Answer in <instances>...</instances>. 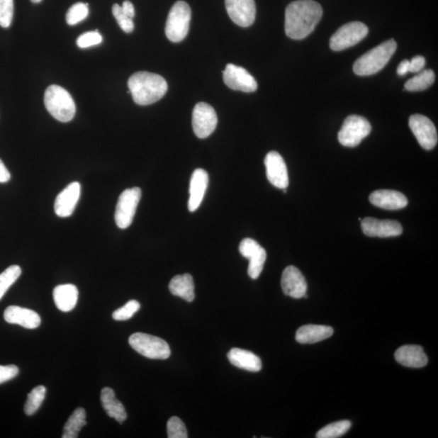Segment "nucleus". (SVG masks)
<instances>
[{
	"label": "nucleus",
	"instance_id": "obj_13",
	"mask_svg": "<svg viewBox=\"0 0 438 438\" xmlns=\"http://www.w3.org/2000/svg\"><path fill=\"white\" fill-rule=\"evenodd\" d=\"M241 255L249 260L248 274L252 279L260 276L266 261V252L256 240L246 238L239 248Z\"/></svg>",
	"mask_w": 438,
	"mask_h": 438
},
{
	"label": "nucleus",
	"instance_id": "obj_23",
	"mask_svg": "<svg viewBox=\"0 0 438 438\" xmlns=\"http://www.w3.org/2000/svg\"><path fill=\"white\" fill-rule=\"evenodd\" d=\"M333 334V328L327 325H306L297 330L296 339L302 344H316L330 338Z\"/></svg>",
	"mask_w": 438,
	"mask_h": 438
},
{
	"label": "nucleus",
	"instance_id": "obj_38",
	"mask_svg": "<svg viewBox=\"0 0 438 438\" xmlns=\"http://www.w3.org/2000/svg\"><path fill=\"white\" fill-rule=\"evenodd\" d=\"M102 42L103 36L100 35L98 30H95L83 33L77 38V45L78 47L85 49L96 46Z\"/></svg>",
	"mask_w": 438,
	"mask_h": 438
},
{
	"label": "nucleus",
	"instance_id": "obj_35",
	"mask_svg": "<svg viewBox=\"0 0 438 438\" xmlns=\"http://www.w3.org/2000/svg\"><path fill=\"white\" fill-rule=\"evenodd\" d=\"M167 428V437L169 438L188 437L186 427H185L183 421L176 417H173L168 420Z\"/></svg>",
	"mask_w": 438,
	"mask_h": 438
},
{
	"label": "nucleus",
	"instance_id": "obj_11",
	"mask_svg": "<svg viewBox=\"0 0 438 438\" xmlns=\"http://www.w3.org/2000/svg\"><path fill=\"white\" fill-rule=\"evenodd\" d=\"M409 127L421 147L432 150L437 144V132L434 123L428 117L415 114L410 117Z\"/></svg>",
	"mask_w": 438,
	"mask_h": 438
},
{
	"label": "nucleus",
	"instance_id": "obj_2",
	"mask_svg": "<svg viewBox=\"0 0 438 438\" xmlns=\"http://www.w3.org/2000/svg\"><path fill=\"white\" fill-rule=\"evenodd\" d=\"M134 102L147 106L158 102L166 94L168 86L160 75L148 72L134 73L128 82Z\"/></svg>",
	"mask_w": 438,
	"mask_h": 438
},
{
	"label": "nucleus",
	"instance_id": "obj_34",
	"mask_svg": "<svg viewBox=\"0 0 438 438\" xmlns=\"http://www.w3.org/2000/svg\"><path fill=\"white\" fill-rule=\"evenodd\" d=\"M140 308V303L137 301H130L123 305L119 310H116L112 317L116 321H127L133 317L134 314L137 313Z\"/></svg>",
	"mask_w": 438,
	"mask_h": 438
},
{
	"label": "nucleus",
	"instance_id": "obj_37",
	"mask_svg": "<svg viewBox=\"0 0 438 438\" xmlns=\"http://www.w3.org/2000/svg\"><path fill=\"white\" fill-rule=\"evenodd\" d=\"M112 13H113L114 18L119 24L123 32L127 33H132L134 30V23L132 18L123 13L120 5L114 4L112 7Z\"/></svg>",
	"mask_w": 438,
	"mask_h": 438
},
{
	"label": "nucleus",
	"instance_id": "obj_32",
	"mask_svg": "<svg viewBox=\"0 0 438 438\" xmlns=\"http://www.w3.org/2000/svg\"><path fill=\"white\" fill-rule=\"evenodd\" d=\"M21 274V269L19 266L13 265L0 274V300H1L16 280Z\"/></svg>",
	"mask_w": 438,
	"mask_h": 438
},
{
	"label": "nucleus",
	"instance_id": "obj_30",
	"mask_svg": "<svg viewBox=\"0 0 438 438\" xmlns=\"http://www.w3.org/2000/svg\"><path fill=\"white\" fill-rule=\"evenodd\" d=\"M46 387L38 386L28 395L27 401L24 407V411L27 415H32L38 411L42 405L45 396H46Z\"/></svg>",
	"mask_w": 438,
	"mask_h": 438
},
{
	"label": "nucleus",
	"instance_id": "obj_36",
	"mask_svg": "<svg viewBox=\"0 0 438 438\" xmlns=\"http://www.w3.org/2000/svg\"><path fill=\"white\" fill-rule=\"evenodd\" d=\"M13 13V0H0V26L9 28L12 24Z\"/></svg>",
	"mask_w": 438,
	"mask_h": 438
},
{
	"label": "nucleus",
	"instance_id": "obj_39",
	"mask_svg": "<svg viewBox=\"0 0 438 438\" xmlns=\"http://www.w3.org/2000/svg\"><path fill=\"white\" fill-rule=\"evenodd\" d=\"M19 374V369L16 365L11 364L7 366L0 365V384L13 379Z\"/></svg>",
	"mask_w": 438,
	"mask_h": 438
},
{
	"label": "nucleus",
	"instance_id": "obj_29",
	"mask_svg": "<svg viewBox=\"0 0 438 438\" xmlns=\"http://www.w3.org/2000/svg\"><path fill=\"white\" fill-rule=\"evenodd\" d=\"M435 82V74L434 71L426 69L420 72L418 75L415 76L405 83V89L410 92H417L425 91L429 88Z\"/></svg>",
	"mask_w": 438,
	"mask_h": 438
},
{
	"label": "nucleus",
	"instance_id": "obj_6",
	"mask_svg": "<svg viewBox=\"0 0 438 438\" xmlns=\"http://www.w3.org/2000/svg\"><path fill=\"white\" fill-rule=\"evenodd\" d=\"M129 344L143 356L153 359H166L171 356L167 342L159 337L135 333L128 339Z\"/></svg>",
	"mask_w": 438,
	"mask_h": 438
},
{
	"label": "nucleus",
	"instance_id": "obj_42",
	"mask_svg": "<svg viewBox=\"0 0 438 438\" xmlns=\"http://www.w3.org/2000/svg\"><path fill=\"white\" fill-rule=\"evenodd\" d=\"M121 9L123 10V13L126 14L128 16V18H130L132 19L134 18L135 9H134L133 4L130 1H128V0H126V1L123 2L121 6Z\"/></svg>",
	"mask_w": 438,
	"mask_h": 438
},
{
	"label": "nucleus",
	"instance_id": "obj_12",
	"mask_svg": "<svg viewBox=\"0 0 438 438\" xmlns=\"http://www.w3.org/2000/svg\"><path fill=\"white\" fill-rule=\"evenodd\" d=\"M223 81L233 91L252 93L257 89L255 78L244 67L232 64H228L223 71Z\"/></svg>",
	"mask_w": 438,
	"mask_h": 438
},
{
	"label": "nucleus",
	"instance_id": "obj_33",
	"mask_svg": "<svg viewBox=\"0 0 438 438\" xmlns=\"http://www.w3.org/2000/svg\"><path fill=\"white\" fill-rule=\"evenodd\" d=\"M89 5L84 3H77L67 11L66 14L67 23L75 26L87 18Z\"/></svg>",
	"mask_w": 438,
	"mask_h": 438
},
{
	"label": "nucleus",
	"instance_id": "obj_41",
	"mask_svg": "<svg viewBox=\"0 0 438 438\" xmlns=\"http://www.w3.org/2000/svg\"><path fill=\"white\" fill-rule=\"evenodd\" d=\"M11 174L0 159V183H7L10 181Z\"/></svg>",
	"mask_w": 438,
	"mask_h": 438
},
{
	"label": "nucleus",
	"instance_id": "obj_24",
	"mask_svg": "<svg viewBox=\"0 0 438 438\" xmlns=\"http://www.w3.org/2000/svg\"><path fill=\"white\" fill-rule=\"evenodd\" d=\"M228 357L234 366L247 371L258 372L262 369L261 359L249 351L232 348L228 352Z\"/></svg>",
	"mask_w": 438,
	"mask_h": 438
},
{
	"label": "nucleus",
	"instance_id": "obj_20",
	"mask_svg": "<svg viewBox=\"0 0 438 438\" xmlns=\"http://www.w3.org/2000/svg\"><path fill=\"white\" fill-rule=\"evenodd\" d=\"M369 201L381 209L396 210L405 208L408 199L403 193L395 190H378L369 196Z\"/></svg>",
	"mask_w": 438,
	"mask_h": 438
},
{
	"label": "nucleus",
	"instance_id": "obj_22",
	"mask_svg": "<svg viewBox=\"0 0 438 438\" xmlns=\"http://www.w3.org/2000/svg\"><path fill=\"white\" fill-rule=\"evenodd\" d=\"M396 361L408 368H423L428 363V357L423 348L417 345L403 346L395 353Z\"/></svg>",
	"mask_w": 438,
	"mask_h": 438
},
{
	"label": "nucleus",
	"instance_id": "obj_16",
	"mask_svg": "<svg viewBox=\"0 0 438 438\" xmlns=\"http://www.w3.org/2000/svg\"><path fill=\"white\" fill-rule=\"evenodd\" d=\"M265 166L269 183L280 189L288 188L289 184L288 168L282 156L275 151H271L266 156Z\"/></svg>",
	"mask_w": 438,
	"mask_h": 438
},
{
	"label": "nucleus",
	"instance_id": "obj_44",
	"mask_svg": "<svg viewBox=\"0 0 438 438\" xmlns=\"http://www.w3.org/2000/svg\"><path fill=\"white\" fill-rule=\"evenodd\" d=\"M31 1L35 4H38L42 2V0H31Z\"/></svg>",
	"mask_w": 438,
	"mask_h": 438
},
{
	"label": "nucleus",
	"instance_id": "obj_18",
	"mask_svg": "<svg viewBox=\"0 0 438 438\" xmlns=\"http://www.w3.org/2000/svg\"><path fill=\"white\" fill-rule=\"evenodd\" d=\"M81 184L72 182L62 191L55 202V212L61 218H67L74 212L81 196Z\"/></svg>",
	"mask_w": 438,
	"mask_h": 438
},
{
	"label": "nucleus",
	"instance_id": "obj_43",
	"mask_svg": "<svg viewBox=\"0 0 438 438\" xmlns=\"http://www.w3.org/2000/svg\"><path fill=\"white\" fill-rule=\"evenodd\" d=\"M409 72V60H404L398 65L397 73L398 76H405Z\"/></svg>",
	"mask_w": 438,
	"mask_h": 438
},
{
	"label": "nucleus",
	"instance_id": "obj_40",
	"mask_svg": "<svg viewBox=\"0 0 438 438\" xmlns=\"http://www.w3.org/2000/svg\"><path fill=\"white\" fill-rule=\"evenodd\" d=\"M425 66V59L423 56H415L409 61V72H419L422 71Z\"/></svg>",
	"mask_w": 438,
	"mask_h": 438
},
{
	"label": "nucleus",
	"instance_id": "obj_17",
	"mask_svg": "<svg viewBox=\"0 0 438 438\" xmlns=\"http://www.w3.org/2000/svg\"><path fill=\"white\" fill-rule=\"evenodd\" d=\"M281 286H282L283 293L292 298L301 299L303 297H308L305 278L300 269L293 266H288L284 269Z\"/></svg>",
	"mask_w": 438,
	"mask_h": 438
},
{
	"label": "nucleus",
	"instance_id": "obj_26",
	"mask_svg": "<svg viewBox=\"0 0 438 438\" xmlns=\"http://www.w3.org/2000/svg\"><path fill=\"white\" fill-rule=\"evenodd\" d=\"M101 403L106 414L120 424L127 419V412L121 402L117 400L115 392L109 387H105L101 392Z\"/></svg>",
	"mask_w": 438,
	"mask_h": 438
},
{
	"label": "nucleus",
	"instance_id": "obj_4",
	"mask_svg": "<svg viewBox=\"0 0 438 438\" xmlns=\"http://www.w3.org/2000/svg\"><path fill=\"white\" fill-rule=\"evenodd\" d=\"M44 103L49 113L60 122H69L75 116L74 100L63 87L55 85L49 86L45 92Z\"/></svg>",
	"mask_w": 438,
	"mask_h": 438
},
{
	"label": "nucleus",
	"instance_id": "obj_10",
	"mask_svg": "<svg viewBox=\"0 0 438 438\" xmlns=\"http://www.w3.org/2000/svg\"><path fill=\"white\" fill-rule=\"evenodd\" d=\"M218 125V117L215 109L206 103L195 106L193 111V128L196 136L204 139L210 136Z\"/></svg>",
	"mask_w": 438,
	"mask_h": 438
},
{
	"label": "nucleus",
	"instance_id": "obj_27",
	"mask_svg": "<svg viewBox=\"0 0 438 438\" xmlns=\"http://www.w3.org/2000/svg\"><path fill=\"white\" fill-rule=\"evenodd\" d=\"M169 290L174 296L188 302L194 301V283L193 279L189 274L177 275L174 277L169 284Z\"/></svg>",
	"mask_w": 438,
	"mask_h": 438
},
{
	"label": "nucleus",
	"instance_id": "obj_15",
	"mask_svg": "<svg viewBox=\"0 0 438 438\" xmlns=\"http://www.w3.org/2000/svg\"><path fill=\"white\" fill-rule=\"evenodd\" d=\"M361 222L364 234L370 237H394L403 233V227L397 221L365 218Z\"/></svg>",
	"mask_w": 438,
	"mask_h": 438
},
{
	"label": "nucleus",
	"instance_id": "obj_1",
	"mask_svg": "<svg viewBox=\"0 0 438 438\" xmlns=\"http://www.w3.org/2000/svg\"><path fill=\"white\" fill-rule=\"evenodd\" d=\"M323 9L313 0H297L285 11V33L290 38L301 40L315 30L322 19Z\"/></svg>",
	"mask_w": 438,
	"mask_h": 438
},
{
	"label": "nucleus",
	"instance_id": "obj_19",
	"mask_svg": "<svg viewBox=\"0 0 438 438\" xmlns=\"http://www.w3.org/2000/svg\"><path fill=\"white\" fill-rule=\"evenodd\" d=\"M4 318L8 323L19 325L26 329H36L41 324V318L36 312L19 306L7 308Z\"/></svg>",
	"mask_w": 438,
	"mask_h": 438
},
{
	"label": "nucleus",
	"instance_id": "obj_7",
	"mask_svg": "<svg viewBox=\"0 0 438 438\" xmlns=\"http://www.w3.org/2000/svg\"><path fill=\"white\" fill-rule=\"evenodd\" d=\"M372 126L365 118L350 116L347 118L338 135L339 142L346 147H356L371 133Z\"/></svg>",
	"mask_w": 438,
	"mask_h": 438
},
{
	"label": "nucleus",
	"instance_id": "obj_28",
	"mask_svg": "<svg viewBox=\"0 0 438 438\" xmlns=\"http://www.w3.org/2000/svg\"><path fill=\"white\" fill-rule=\"evenodd\" d=\"M86 412L85 409L78 408L67 420L64 428L63 438H77L84 426L86 425Z\"/></svg>",
	"mask_w": 438,
	"mask_h": 438
},
{
	"label": "nucleus",
	"instance_id": "obj_21",
	"mask_svg": "<svg viewBox=\"0 0 438 438\" xmlns=\"http://www.w3.org/2000/svg\"><path fill=\"white\" fill-rule=\"evenodd\" d=\"M208 183H209V176L205 170L199 168L193 172L189 188L190 196L188 206L190 212H194L198 209L204 198Z\"/></svg>",
	"mask_w": 438,
	"mask_h": 438
},
{
	"label": "nucleus",
	"instance_id": "obj_31",
	"mask_svg": "<svg viewBox=\"0 0 438 438\" xmlns=\"http://www.w3.org/2000/svg\"><path fill=\"white\" fill-rule=\"evenodd\" d=\"M352 423L349 420H341L330 424L318 432V438H337L344 435L350 429Z\"/></svg>",
	"mask_w": 438,
	"mask_h": 438
},
{
	"label": "nucleus",
	"instance_id": "obj_25",
	"mask_svg": "<svg viewBox=\"0 0 438 438\" xmlns=\"http://www.w3.org/2000/svg\"><path fill=\"white\" fill-rule=\"evenodd\" d=\"M78 295L79 293L75 285H59L53 291L55 304L60 311L70 312L77 305Z\"/></svg>",
	"mask_w": 438,
	"mask_h": 438
},
{
	"label": "nucleus",
	"instance_id": "obj_5",
	"mask_svg": "<svg viewBox=\"0 0 438 438\" xmlns=\"http://www.w3.org/2000/svg\"><path fill=\"white\" fill-rule=\"evenodd\" d=\"M191 9L187 3L178 1L173 5L167 20L165 33L171 42L179 43L188 35Z\"/></svg>",
	"mask_w": 438,
	"mask_h": 438
},
{
	"label": "nucleus",
	"instance_id": "obj_3",
	"mask_svg": "<svg viewBox=\"0 0 438 438\" xmlns=\"http://www.w3.org/2000/svg\"><path fill=\"white\" fill-rule=\"evenodd\" d=\"M397 49L394 39L386 41L377 47L370 50L359 57L353 65V71L358 76H371L388 64Z\"/></svg>",
	"mask_w": 438,
	"mask_h": 438
},
{
	"label": "nucleus",
	"instance_id": "obj_8",
	"mask_svg": "<svg viewBox=\"0 0 438 438\" xmlns=\"http://www.w3.org/2000/svg\"><path fill=\"white\" fill-rule=\"evenodd\" d=\"M369 33V28L362 22H349L342 26L330 38V47L335 52L355 46L357 43L362 41Z\"/></svg>",
	"mask_w": 438,
	"mask_h": 438
},
{
	"label": "nucleus",
	"instance_id": "obj_14",
	"mask_svg": "<svg viewBox=\"0 0 438 438\" xmlns=\"http://www.w3.org/2000/svg\"><path fill=\"white\" fill-rule=\"evenodd\" d=\"M230 18L240 27H249L254 23L256 4L254 0H225Z\"/></svg>",
	"mask_w": 438,
	"mask_h": 438
},
{
	"label": "nucleus",
	"instance_id": "obj_9",
	"mask_svg": "<svg viewBox=\"0 0 438 438\" xmlns=\"http://www.w3.org/2000/svg\"><path fill=\"white\" fill-rule=\"evenodd\" d=\"M140 198L142 190L137 187L126 189L120 194L115 213L118 228L126 229L130 227Z\"/></svg>",
	"mask_w": 438,
	"mask_h": 438
}]
</instances>
